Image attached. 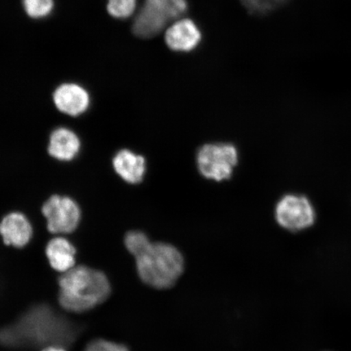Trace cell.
<instances>
[{
    "mask_svg": "<svg viewBox=\"0 0 351 351\" xmlns=\"http://www.w3.org/2000/svg\"><path fill=\"white\" fill-rule=\"evenodd\" d=\"M0 235L3 243L16 248H23L34 235V227L23 213H8L0 221Z\"/></svg>",
    "mask_w": 351,
    "mask_h": 351,
    "instance_id": "ba28073f",
    "label": "cell"
},
{
    "mask_svg": "<svg viewBox=\"0 0 351 351\" xmlns=\"http://www.w3.org/2000/svg\"><path fill=\"white\" fill-rule=\"evenodd\" d=\"M136 0H108L109 14L116 19H127L135 11Z\"/></svg>",
    "mask_w": 351,
    "mask_h": 351,
    "instance_id": "2e32d148",
    "label": "cell"
},
{
    "mask_svg": "<svg viewBox=\"0 0 351 351\" xmlns=\"http://www.w3.org/2000/svg\"><path fill=\"white\" fill-rule=\"evenodd\" d=\"M41 213L48 232L55 235L72 234L82 221V209L76 200L66 195H51L44 202Z\"/></svg>",
    "mask_w": 351,
    "mask_h": 351,
    "instance_id": "8992f818",
    "label": "cell"
},
{
    "mask_svg": "<svg viewBox=\"0 0 351 351\" xmlns=\"http://www.w3.org/2000/svg\"><path fill=\"white\" fill-rule=\"evenodd\" d=\"M43 351H65L63 348H61L60 346H48V348L44 349Z\"/></svg>",
    "mask_w": 351,
    "mask_h": 351,
    "instance_id": "d6986e66",
    "label": "cell"
},
{
    "mask_svg": "<svg viewBox=\"0 0 351 351\" xmlns=\"http://www.w3.org/2000/svg\"><path fill=\"white\" fill-rule=\"evenodd\" d=\"M76 248L71 241L62 236H56L48 241L46 256L52 269L66 273L72 269L76 263Z\"/></svg>",
    "mask_w": 351,
    "mask_h": 351,
    "instance_id": "4fadbf2b",
    "label": "cell"
},
{
    "mask_svg": "<svg viewBox=\"0 0 351 351\" xmlns=\"http://www.w3.org/2000/svg\"><path fill=\"white\" fill-rule=\"evenodd\" d=\"M53 102L61 113L77 117L89 108L90 97L85 88L74 83H66L57 87L53 94Z\"/></svg>",
    "mask_w": 351,
    "mask_h": 351,
    "instance_id": "9c48e42d",
    "label": "cell"
},
{
    "mask_svg": "<svg viewBox=\"0 0 351 351\" xmlns=\"http://www.w3.org/2000/svg\"><path fill=\"white\" fill-rule=\"evenodd\" d=\"M78 332L76 324L50 306L38 305L26 311L12 326L0 330V344L17 348L64 346L71 344Z\"/></svg>",
    "mask_w": 351,
    "mask_h": 351,
    "instance_id": "6da1fadb",
    "label": "cell"
},
{
    "mask_svg": "<svg viewBox=\"0 0 351 351\" xmlns=\"http://www.w3.org/2000/svg\"><path fill=\"white\" fill-rule=\"evenodd\" d=\"M165 40L170 49L190 51L199 45L201 33L194 22L184 19L176 22L167 30Z\"/></svg>",
    "mask_w": 351,
    "mask_h": 351,
    "instance_id": "7c38bea8",
    "label": "cell"
},
{
    "mask_svg": "<svg viewBox=\"0 0 351 351\" xmlns=\"http://www.w3.org/2000/svg\"><path fill=\"white\" fill-rule=\"evenodd\" d=\"M82 142L79 136L68 127H57L48 138L47 153L52 159L70 162L80 153Z\"/></svg>",
    "mask_w": 351,
    "mask_h": 351,
    "instance_id": "30bf717a",
    "label": "cell"
},
{
    "mask_svg": "<svg viewBox=\"0 0 351 351\" xmlns=\"http://www.w3.org/2000/svg\"><path fill=\"white\" fill-rule=\"evenodd\" d=\"M26 13L32 19H43L53 10V0H23Z\"/></svg>",
    "mask_w": 351,
    "mask_h": 351,
    "instance_id": "9a60e30c",
    "label": "cell"
},
{
    "mask_svg": "<svg viewBox=\"0 0 351 351\" xmlns=\"http://www.w3.org/2000/svg\"><path fill=\"white\" fill-rule=\"evenodd\" d=\"M248 10L254 13H265L282 5L287 0H241Z\"/></svg>",
    "mask_w": 351,
    "mask_h": 351,
    "instance_id": "e0dca14e",
    "label": "cell"
},
{
    "mask_svg": "<svg viewBox=\"0 0 351 351\" xmlns=\"http://www.w3.org/2000/svg\"><path fill=\"white\" fill-rule=\"evenodd\" d=\"M112 165L118 177L130 185L141 183L147 172L144 156L129 149L118 151L112 158Z\"/></svg>",
    "mask_w": 351,
    "mask_h": 351,
    "instance_id": "8fae6325",
    "label": "cell"
},
{
    "mask_svg": "<svg viewBox=\"0 0 351 351\" xmlns=\"http://www.w3.org/2000/svg\"><path fill=\"white\" fill-rule=\"evenodd\" d=\"M275 217L284 229L298 232L313 225L315 213L313 205L305 196L287 195L276 204Z\"/></svg>",
    "mask_w": 351,
    "mask_h": 351,
    "instance_id": "52a82bcc",
    "label": "cell"
},
{
    "mask_svg": "<svg viewBox=\"0 0 351 351\" xmlns=\"http://www.w3.org/2000/svg\"><path fill=\"white\" fill-rule=\"evenodd\" d=\"M186 10V0H145L134 20L133 32L139 38L156 36L170 21L185 14Z\"/></svg>",
    "mask_w": 351,
    "mask_h": 351,
    "instance_id": "277c9868",
    "label": "cell"
},
{
    "mask_svg": "<svg viewBox=\"0 0 351 351\" xmlns=\"http://www.w3.org/2000/svg\"><path fill=\"white\" fill-rule=\"evenodd\" d=\"M90 351H129V350L124 345L101 339L95 342Z\"/></svg>",
    "mask_w": 351,
    "mask_h": 351,
    "instance_id": "ac0fdd59",
    "label": "cell"
},
{
    "mask_svg": "<svg viewBox=\"0 0 351 351\" xmlns=\"http://www.w3.org/2000/svg\"><path fill=\"white\" fill-rule=\"evenodd\" d=\"M197 167L204 178L221 182L232 177L239 162L238 150L230 143H209L197 153Z\"/></svg>",
    "mask_w": 351,
    "mask_h": 351,
    "instance_id": "5b68a950",
    "label": "cell"
},
{
    "mask_svg": "<svg viewBox=\"0 0 351 351\" xmlns=\"http://www.w3.org/2000/svg\"><path fill=\"white\" fill-rule=\"evenodd\" d=\"M150 243L151 240L149 239L148 236L139 230H131L127 232L124 239L126 249L134 257L142 252Z\"/></svg>",
    "mask_w": 351,
    "mask_h": 351,
    "instance_id": "5bb4252c",
    "label": "cell"
},
{
    "mask_svg": "<svg viewBox=\"0 0 351 351\" xmlns=\"http://www.w3.org/2000/svg\"><path fill=\"white\" fill-rule=\"evenodd\" d=\"M134 258L140 279L157 289L173 287L185 267L182 253L169 243L151 241Z\"/></svg>",
    "mask_w": 351,
    "mask_h": 351,
    "instance_id": "3957f363",
    "label": "cell"
},
{
    "mask_svg": "<svg viewBox=\"0 0 351 351\" xmlns=\"http://www.w3.org/2000/svg\"><path fill=\"white\" fill-rule=\"evenodd\" d=\"M59 301L64 309L85 313L107 300L111 285L102 271L77 266L66 271L59 279Z\"/></svg>",
    "mask_w": 351,
    "mask_h": 351,
    "instance_id": "7a4b0ae2",
    "label": "cell"
}]
</instances>
